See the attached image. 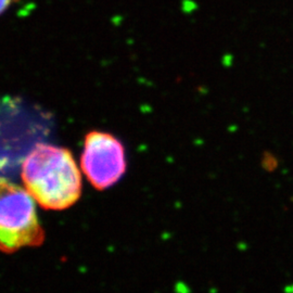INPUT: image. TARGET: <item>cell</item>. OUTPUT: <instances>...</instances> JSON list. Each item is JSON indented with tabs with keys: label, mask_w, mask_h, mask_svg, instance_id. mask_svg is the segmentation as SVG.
Instances as JSON below:
<instances>
[{
	"label": "cell",
	"mask_w": 293,
	"mask_h": 293,
	"mask_svg": "<svg viewBox=\"0 0 293 293\" xmlns=\"http://www.w3.org/2000/svg\"><path fill=\"white\" fill-rule=\"evenodd\" d=\"M17 2L18 0H0V15H3L5 11L8 10Z\"/></svg>",
	"instance_id": "obj_4"
},
{
	"label": "cell",
	"mask_w": 293,
	"mask_h": 293,
	"mask_svg": "<svg viewBox=\"0 0 293 293\" xmlns=\"http://www.w3.org/2000/svg\"><path fill=\"white\" fill-rule=\"evenodd\" d=\"M44 240L34 198L26 189L0 178V251L13 253L25 246H39Z\"/></svg>",
	"instance_id": "obj_2"
},
{
	"label": "cell",
	"mask_w": 293,
	"mask_h": 293,
	"mask_svg": "<svg viewBox=\"0 0 293 293\" xmlns=\"http://www.w3.org/2000/svg\"><path fill=\"white\" fill-rule=\"evenodd\" d=\"M81 167L96 189L112 187L126 172L125 149L115 136L91 132L85 138Z\"/></svg>",
	"instance_id": "obj_3"
},
{
	"label": "cell",
	"mask_w": 293,
	"mask_h": 293,
	"mask_svg": "<svg viewBox=\"0 0 293 293\" xmlns=\"http://www.w3.org/2000/svg\"><path fill=\"white\" fill-rule=\"evenodd\" d=\"M292 201H293V198H292Z\"/></svg>",
	"instance_id": "obj_5"
},
{
	"label": "cell",
	"mask_w": 293,
	"mask_h": 293,
	"mask_svg": "<svg viewBox=\"0 0 293 293\" xmlns=\"http://www.w3.org/2000/svg\"><path fill=\"white\" fill-rule=\"evenodd\" d=\"M21 177L26 190L47 210H65L81 198V171L68 149L38 143L25 156Z\"/></svg>",
	"instance_id": "obj_1"
}]
</instances>
